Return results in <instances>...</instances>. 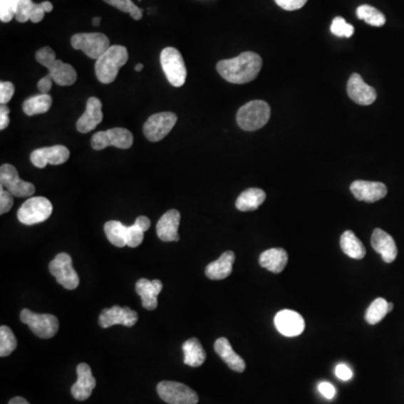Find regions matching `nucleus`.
Listing matches in <instances>:
<instances>
[{
	"instance_id": "f257e3e1",
	"label": "nucleus",
	"mask_w": 404,
	"mask_h": 404,
	"mask_svg": "<svg viewBox=\"0 0 404 404\" xmlns=\"http://www.w3.org/2000/svg\"><path fill=\"white\" fill-rule=\"evenodd\" d=\"M261 56L254 52H244L234 58L222 60L217 64V71L226 81L244 85L257 79L261 69Z\"/></svg>"
},
{
	"instance_id": "f03ea898",
	"label": "nucleus",
	"mask_w": 404,
	"mask_h": 404,
	"mask_svg": "<svg viewBox=\"0 0 404 404\" xmlns=\"http://www.w3.org/2000/svg\"><path fill=\"white\" fill-rule=\"evenodd\" d=\"M128 61V51L122 45L110 48L95 61V77L101 83L108 85L116 80L118 71Z\"/></svg>"
},
{
	"instance_id": "7ed1b4c3",
	"label": "nucleus",
	"mask_w": 404,
	"mask_h": 404,
	"mask_svg": "<svg viewBox=\"0 0 404 404\" xmlns=\"http://www.w3.org/2000/svg\"><path fill=\"white\" fill-rule=\"evenodd\" d=\"M36 61L48 69V76L52 78L56 85L72 86L77 81V71L73 66L64 63L61 60H56V52L50 46H45L37 51L35 56Z\"/></svg>"
},
{
	"instance_id": "20e7f679",
	"label": "nucleus",
	"mask_w": 404,
	"mask_h": 404,
	"mask_svg": "<svg viewBox=\"0 0 404 404\" xmlns=\"http://www.w3.org/2000/svg\"><path fill=\"white\" fill-rule=\"evenodd\" d=\"M271 116V108L269 103L263 100H253L244 105L238 110V126L246 132H253L265 126Z\"/></svg>"
},
{
	"instance_id": "39448f33",
	"label": "nucleus",
	"mask_w": 404,
	"mask_h": 404,
	"mask_svg": "<svg viewBox=\"0 0 404 404\" xmlns=\"http://www.w3.org/2000/svg\"><path fill=\"white\" fill-rule=\"evenodd\" d=\"M53 212V206L44 197H33L27 199L17 212L19 222L26 226L46 222Z\"/></svg>"
},
{
	"instance_id": "423d86ee",
	"label": "nucleus",
	"mask_w": 404,
	"mask_h": 404,
	"mask_svg": "<svg viewBox=\"0 0 404 404\" xmlns=\"http://www.w3.org/2000/svg\"><path fill=\"white\" fill-rule=\"evenodd\" d=\"M160 61L167 81L173 87H182L187 79V68L179 50L175 48H164L161 52Z\"/></svg>"
},
{
	"instance_id": "0eeeda50",
	"label": "nucleus",
	"mask_w": 404,
	"mask_h": 404,
	"mask_svg": "<svg viewBox=\"0 0 404 404\" xmlns=\"http://www.w3.org/2000/svg\"><path fill=\"white\" fill-rule=\"evenodd\" d=\"M21 321L29 326L34 335L43 339H50L58 333V320L50 314H35L29 309L21 311Z\"/></svg>"
},
{
	"instance_id": "6e6552de",
	"label": "nucleus",
	"mask_w": 404,
	"mask_h": 404,
	"mask_svg": "<svg viewBox=\"0 0 404 404\" xmlns=\"http://www.w3.org/2000/svg\"><path fill=\"white\" fill-rule=\"evenodd\" d=\"M71 45L74 50H80L93 60H98L109 48L110 41L101 33H79L71 37Z\"/></svg>"
},
{
	"instance_id": "1a4fd4ad",
	"label": "nucleus",
	"mask_w": 404,
	"mask_h": 404,
	"mask_svg": "<svg viewBox=\"0 0 404 404\" xmlns=\"http://www.w3.org/2000/svg\"><path fill=\"white\" fill-rule=\"evenodd\" d=\"M51 274L56 282L66 290H74L79 286L80 279L77 271L72 265V257L68 253H60L51 261L48 265Z\"/></svg>"
},
{
	"instance_id": "9d476101",
	"label": "nucleus",
	"mask_w": 404,
	"mask_h": 404,
	"mask_svg": "<svg viewBox=\"0 0 404 404\" xmlns=\"http://www.w3.org/2000/svg\"><path fill=\"white\" fill-rule=\"evenodd\" d=\"M133 142L134 138L130 130L122 127H116L105 132L95 133L91 138V146L95 151H101L108 146L128 150L132 147Z\"/></svg>"
},
{
	"instance_id": "9b49d317",
	"label": "nucleus",
	"mask_w": 404,
	"mask_h": 404,
	"mask_svg": "<svg viewBox=\"0 0 404 404\" xmlns=\"http://www.w3.org/2000/svg\"><path fill=\"white\" fill-rule=\"evenodd\" d=\"M157 393L169 404H197L199 396L192 388L179 382L163 380L157 385Z\"/></svg>"
},
{
	"instance_id": "f8f14e48",
	"label": "nucleus",
	"mask_w": 404,
	"mask_h": 404,
	"mask_svg": "<svg viewBox=\"0 0 404 404\" xmlns=\"http://www.w3.org/2000/svg\"><path fill=\"white\" fill-rule=\"evenodd\" d=\"M177 122V115L169 111L152 115L144 124V135L150 142H160L173 130Z\"/></svg>"
},
{
	"instance_id": "ddd939ff",
	"label": "nucleus",
	"mask_w": 404,
	"mask_h": 404,
	"mask_svg": "<svg viewBox=\"0 0 404 404\" xmlns=\"http://www.w3.org/2000/svg\"><path fill=\"white\" fill-rule=\"evenodd\" d=\"M0 185L14 197H32L35 193V185L26 182L19 177L16 167L11 164H3L0 167Z\"/></svg>"
},
{
	"instance_id": "4468645a",
	"label": "nucleus",
	"mask_w": 404,
	"mask_h": 404,
	"mask_svg": "<svg viewBox=\"0 0 404 404\" xmlns=\"http://www.w3.org/2000/svg\"><path fill=\"white\" fill-rule=\"evenodd\" d=\"M138 314L128 306H113L108 309H103L99 316V325L101 328L123 325L133 327L138 323Z\"/></svg>"
},
{
	"instance_id": "2eb2a0df",
	"label": "nucleus",
	"mask_w": 404,
	"mask_h": 404,
	"mask_svg": "<svg viewBox=\"0 0 404 404\" xmlns=\"http://www.w3.org/2000/svg\"><path fill=\"white\" fill-rule=\"evenodd\" d=\"M70 157V151L63 145L37 148L31 154V162L38 169H45L48 164L60 165L66 163Z\"/></svg>"
},
{
	"instance_id": "dca6fc26",
	"label": "nucleus",
	"mask_w": 404,
	"mask_h": 404,
	"mask_svg": "<svg viewBox=\"0 0 404 404\" xmlns=\"http://www.w3.org/2000/svg\"><path fill=\"white\" fill-rule=\"evenodd\" d=\"M349 98L361 106H370L376 100V91L374 88L365 83L358 73L351 74L347 85Z\"/></svg>"
},
{
	"instance_id": "f3484780",
	"label": "nucleus",
	"mask_w": 404,
	"mask_h": 404,
	"mask_svg": "<svg viewBox=\"0 0 404 404\" xmlns=\"http://www.w3.org/2000/svg\"><path fill=\"white\" fill-rule=\"evenodd\" d=\"M274 323L279 333L286 337H296L301 335L306 327L301 314L292 310H282L278 312L274 318Z\"/></svg>"
},
{
	"instance_id": "a211bd4d",
	"label": "nucleus",
	"mask_w": 404,
	"mask_h": 404,
	"mask_svg": "<svg viewBox=\"0 0 404 404\" xmlns=\"http://www.w3.org/2000/svg\"><path fill=\"white\" fill-rule=\"evenodd\" d=\"M351 191L357 200L365 202H376L380 199L385 198L388 195V188L384 183L363 181V180H357L351 183Z\"/></svg>"
},
{
	"instance_id": "6ab92c4d",
	"label": "nucleus",
	"mask_w": 404,
	"mask_h": 404,
	"mask_svg": "<svg viewBox=\"0 0 404 404\" xmlns=\"http://www.w3.org/2000/svg\"><path fill=\"white\" fill-rule=\"evenodd\" d=\"M78 380L72 385L71 394L78 401H86L89 399L95 388V378L89 365L81 363L77 368Z\"/></svg>"
},
{
	"instance_id": "aec40b11",
	"label": "nucleus",
	"mask_w": 404,
	"mask_h": 404,
	"mask_svg": "<svg viewBox=\"0 0 404 404\" xmlns=\"http://www.w3.org/2000/svg\"><path fill=\"white\" fill-rule=\"evenodd\" d=\"M103 103L95 97L88 99L87 108L77 122L78 132L87 134L103 122Z\"/></svg>"
},
{
	"instance_id": "412c9836",
	"label": "nucleus",
	"mask_w": 404,
	"mask_h": 404,
	"mask_svg": "<svg viewBox=\"0 0 404 404\" xmlns=\"http://www.w3.org/2000/svg\"><path fill=\"white\" fill-rule=\"evenodd\" d=\"M372 247L376 253L380 254L385 263H393L398 257V247L395 241L390 234L383 229L376 228L372 234Z\"/></svg>"
},
{
	"instance_id": "4be33fe9",
	"label": "nucleus",
	"mask_w": 404,
	"mask_h": 404,
	"mask_svg": "<svg viewBox=\"0 0 404 404\" xmlns=\"http://www.w3.org/2000/svg\"><path fill=\"white\" fill-rule=\"evenodd\" d=\"M180 219H181V214L175 209H171L169 212H165L156 224L157 237L165 243L179 242L180 236L177 230H179Z\"/></svg>"
},
{
	"instance_id": "5701e85b",
	"label": "nucleus",
	"mask_w": 404,
	"mask_h": 404,
	"mask_svg": "<svg viewBox=\"0 0 404 404\" xmlns=\"http://www.w3.org/2000/svg\"><path fill=\"white\" fill-rule=\"evenodd\" d=\"M163 283L160 280L140 279L136 283V292L142 298V306L147 310L157 308V296L161 294Z\"/></svg>"
},
{
	"instance_id": "b1692460",
	"label": "nucleus",
	"mask_w": 404,
	"mask_h": 404,
	"mask_svg": "<svg viewBox=\"0 0 404 404\" xmlns=\"http://www.w3.org/2000/svg\"><path fill=\"white\" fill-rule=\"evenodd\" d=\"M214 347L217 355L228 365L230 370L237 373H243L245 371V361L239 355L236 354L227 338L222 337V338L217 339Z\"/></svg>"
},
{
	"instance_id": "393cba45",
	"label": "nucleus",
	"mask_w": 404,
	"mask_h": 404,
	"mask_svg": "<svg viewBox=\"0 0 404 404\" xmlns=\"http://www.w3.org/2000/svg\"><path fill=\"white\" fill-rule=\"evenodd\" d=\"M236 257L234 252L227 251L222 254L217 261H212L204 269L207 278L210 280H224L233 272L234 261Z\"/></svg>"
},
{
	"instance_id": "a878e982",
	"label": "nucleus",
	"mask_w": 404,
	"mask_h": 404,
	"mask_svg": "<svg viewBox=\"0 0 404 404\" xmlns=\"http://www.w3.org/2000/svg\"><path fill=\"white\" fill-rule=\"evenodd\" d=\"M288 253L286 249H271L263 252L259 257V265L264 267L269 272L279 273L282 272L288 264Z\"/></svg>"
},
{
	"instance_id": "bb28decb",
	"label": "nucleus",
	"mask_w": 404,
	"mask_h": 404,
	"mask_svg": "<svg viewBox=\"0 0 404 404\" xmlns=\"http://www.w3.org/2000/svg\"><path fill=\"white\" fill-rule=\"evenodd\" d=\"M44 15L45 11L42 3L35 4L33 3V0H19L15 19L19 23L31 21L36 24L43 21Z\"/></svg>"
},
{
	"instance_id": "cd10ccee",
	"label": "nucleus",
	"mask_w": 404,
	"mask_h": 404,
	"mask_svg": "<svg viewBox=\"0 0 404 404\" xmlns=\"http://www.w3.org/2000/svg\"><path fill=\"white\" fill-rule=\"evenodd\" d=\"M265 199H266V193L261 189H247L242 192L236 200V208L241 212H254L259 208Z\"/></svg>"
},
{
	"instance_id": "c85d7f7f",
	"label": "nucleus",
	"mask_w": 404,
	"mask_h": 404,
	"mask_svg": "<svg viewBox=\"0 0 404 404\" xmlns=\"http://www.w3.org/2000/svg\"><path fill=\"white\" fill-rule=\"evenodd\" d=\"M182 349L185 354L183 362L191 368H199L206 361V351L198 338H190L185 341Z\"/></svg>"
},
{
	"instance_id": "c756f323",
	"label": "nucleus",
	"mask_w": 404,
	"mask_h": 404,
	"mask_svg": "<svg viewBox=\"0 0 404 404\" xmlns=\"http://www.w3.org/2000/svg\"><path fill=\"white\" fill-rule=\"evenodd\" d=\"M341 247L347 257L354 259H364L366 249L362 242L351 230H346L341 237Z\"/></svg>"
},
{
	"instance_id": "7c9ffc66",
	"label": "nucleus",
	"mask_w": 404,
	"mask_h": 404,
	"mask_svg": "<svg viewBox=\"0 0 404 404\" xmlns=\"http://www.w3.org/2000/svg\"><path fill=\"white\" fill-rule=\"evenodd\" d=\"M52 106V97L48 93L33 95L23 103V110L27 116L45 114Z\"/></svg>"
},
{
	"instance_id": "2f4dec72",
	"label": "nucleus",
	"mask_w": 404,
	"mask_h": 404,
	"mask_svg": "<svg viewBox=\"0 0 404 404\" xmlns=\"http://www.w3.org/2000/svg\"><path fill=\"white\" fill-rule=\"evenodd\" d=\"M127 230L128 227L117 220H110L105 224V233L108 241L116 247L127 246Z\"/></svg>"
},
{
	"instance_id": "473e14b6",
	"label": "nucleus",
	"mask_w": 404,
	"mask_h": 404,
	"mask_svg": "<svg viewBox=\"0 0 404 404\" xmlns=\"http://www.w3.org/2000/svg\"><path fill=\"white\" fill-rule=\"evenodd\" d=\"M388 314V302L385 299L378 298L368 306V311L365 314V319L370 325H376L380 320H383Z\"/></svg>"
},
{
	"instance_id": "72a5a7b5",
	"label": "nucleus",
	"mask_w": 404,
	"mask_h": 404,
	"mask_svg": "<svg viewBox=\"0 0 404 404\" xmlns=\"http://www.w3.org/2000/svg\"><path fill=\"white\" fill-rule=\"evenodd\" d=\"M357 17L368 23L371 26L380 27L385 24V16L378 9L370 5L359 6L357 9Z\"/></svg>"
},
{
	"instance_id": "f704fd0d",
	"label": "nucleus",
	"mask_w": 404,
	"mask_h": 404,
	"mask_svg": "<svg viewBox=\"0 0 404 404\" xmlns=\"http://www.w3.org/2000/svg\"><path fill=\"white\" fill-rule=\"evenodd\" d=\"M17 347V339L13 331L7 326L0 327V356L6 357L13 353Z\"/></svg>"
},
{
	"instance_id": "c9c22d12",
	"label": "nucleus",
	"mask_w": 404,
	"mask_h": 404,
	"mask_svg": "<svg viewBox=\"0 0 404 404\" xmlns=\"http://www.w3.org/2000/svg\"><path fill=\"white\" fill-rule=\"evenodd\" d=\"M103 1L108 4V5L113 6L115 9H119L120 11L130 14L132 19H134L135 21H140L143 17L142 11L133 3L132 0H103Z\"/></svg>"
},
{
	"instance_id": "e433bc0d",
	"label": "nucleus",
	"mask_w": 404,
	"mask_h": 404,
	"mask_svg": "<svg viewBox=\"0 0 404 404\" xmlns=\"http://www.w3.org/2000/svg\"><path fill=\"white\" fill-rule=\"evenodd\" d=\"M331 33L338 37H351L354 34V27L348 24L343 17H336L331 23Z\"/></svg>"
},
{
	"instance_id": "4c0bfd02",
	"label": "nucleus",
	"mask_w": 404,
	"mask_h": 404,
	"mask_svg": "<svg viewBox=\"0 0 404 404\" xmlns=\"http://www.w3.org/2000/svg\"><path fill=\"white\" fill-rule=\"evenodd\" d=\"M19 0H0V21L9 23L16 15Z\"/></svg>"
},
{
	"instance_id": "58836bf2",
	"label": "nucleus",
	"mask_w": 404,
	"mask_h": 404,
	"mask_svg": "<svg viewBox=\"0 0 404 404\" xmlns=\"http://www.w3.org/2000/svg\"><path fill=\"white\" fill-rule=\"evenodd\" d=\"M144 233L145 232L136 222L130 226L127 230V246H130L132 249L140 246L143 243Z\"/></svg>"
},
{
	"instance_id": "ea45409f",
	"label": "nucleus",
	"mask_w": 404,
	"mask_h": 404,
	"mask_svg": "<svg viewBox=\"0 0 404 404\" xmlns=\"http://www.w3.org/2000/svg\"><path fill=\"white\" fill-rule=\"evenodd\" d=\"M13 197L9 191L6 190L3 187H0V214H6L11 210L14 204Z\"/></svg>"
},
{
	"instance_id": "a19ab883",
	"label": "nucleus",
	"mask_w": 404,
	"mask_h": 404,
	"mask_svg": "<svg viewBox=\"0 0 404 404\" xmlns=\"http://www.w3.org/2000/svg\"><path fill=\"white\" fill-rule=\"evenodd\" d=\"M14 93H15V87L11 82H0V103L1 105L9 103L13 98Z\"/></svg>"
},
{
	"instance_id": "79ce46f5",
	"label": "nucleus",
	"mask_w": 404,
	"mask_h": 404,
	"mask_svg": "<svg viewBox=\"0 0 404 404\" xmlns=\"http://www.w3.org/2000/svg\"><path fill=\"white\" fill-rule=\"evenodd\" d=\"M308 0H275V3L284 11H298L306 5Z\"/></svg>"
},
{
	"instance_id": "37998d69",
	"label": "nucleus",
	"mask_w": 404,
	"mask_h": 404,
	"mask_svg": "<svg viewBox=\"0 0 404 404\" xmlns=\"http://www.w3.org/2000/svg\"><path fill=\"white\" fill-rule=\"evenodd\" d=\"M318 390H319L320 393L325 396L326 399L331 400L335 398L336 395V388L333 384L329 383V382H321L318 386Z\"/></svg>"
},
{
	"instance_id": "c03bdc74",
	"label": "nucleus",
	"mask_w": 404,
	"mask_h": 404,
	"mask_svg": "<svg viewBox=\"0 0 404 404\" xmlns=\"http://www.w3.org/2000/svg\"><path fill=\"white\" fill-rule=\"evenodd\" d=\"M335 373L336 376L341 378V380H349L353 378V372L346 364L337 365Z\"/></svg>"
},
{
	"instance_id": "a18cd8bd",
	"label": "nucleus",
	"mask_w": 404,
	"mask_h": 404,
	"mask_svg": "<svg viewBox=\"0 0 404 404\" xmlns=\"http://www.w3.org/2000/svg\"><path fill=\"white\" fill-rule=\"evenodd\" d=\"M9 107L6 106V105H1L0 107V130H4L9 127Z\"/></svg>"
},
{
	"instance_id": "49530a36",
	"label": "nucleus",
	"mask_w": 404,
	"mask_h": 404,
	"mask_svg": "<svg viewBox=\"0 0 404 404\" xmlns=\"http://www.w3.org/2000/svg\"><path fill=\"white\" fill-rule=\"evenodd\" d=\"M52 82H53V80H52V78H51L48 74V76H45L44 78H42V79L38 81V83H37V88L40 90L41 93H50V90L52 89Z\"/></svg>"
},
{
	"instance_id": "de8ad7c7",
	"label": "nucleus",
	"mask_w": 404,
	"mask_h": 404,
	"mask_svg": "<svg viewBox=\"0 0 404 404\" xmlns=\"http://www.w3.org/2000/svg\"><path fill=\"white\" fill-rule=\"evenodd\" d=\"M135 222H136L144 232H146V230L150 229V227H151V220L148 219L147 217L145 216L138 217Z\"/></svg>"
},
{
	"instance_id": "09e8293b",
	"label": "nucleus",
	"mask_w": 404,
	"mask_h": 404,
	"mask_svg": "<svg viewBox=\"0 0 404 404\" xmlns=\"http://www.w3.org/2000/svg\"><path fill=\"white\" fill-rule=\"evenodd\" d=\"M9 404H29V402L21 396H16V398H13Z\"/></svg>"
},
{
	"instance_id": "8fccbe9b",
	"label": "nucleus",
	"mask_w": 404,
	"mask_h": 404,
	"mask_svg": "<svg viewBox=\"0 0 404 404\" xmlns=\"http://www.w3.org/2000/svg\"><path fill=\"white\" fill-rule=\"evenodd\" d=\"M42 5L45 13H51V11H53V5L50 1H43Z\"/></svg>"
},
{
	"instance_id": "3c124183",
	"label": "nucleus",
	"mask_w": 404,
	"mask_h": 404,
	"mask_svg": "<svg viewBox=\"0 0 404 404\" xmlns=\"http://www.w3.org/2000/svg\"><path fill=\"white\" fill-rule=\"evenodd\" d=\"M100 17H95V19H93V24L95 25V26H99V25H100Z\"/></svg>"
},
{
	"instance_id": "603ef678",
	"label": "nucleus",
	"mask_w": 404,
	"mask_h": 404,
	"mask_svg": "<svg viewBox=\"0 0 404 404\" xmlns=\"http://www.w3.org/2000/svg\"><path fill=\"white\" fill-rule=\"evenodd\" d=\"M143 64H138V66H135V71H142V70H143Z\"/></svg>"
},
{
	"instance_id": "864d4df0",
	"label": "nucleus",
	"mask_w": 404,
	"mask_h": 404,
	"mask_svg": "<svg viewBox=\"0 0 404 404\" xmlns=\"http://www.w3.org/2000/svg\"><path fill=\"white\" fill-rule=\"evenodd\" d=\"M393 310V304L388 302V312H391Z\"/></svg>"
}]
</instances>
